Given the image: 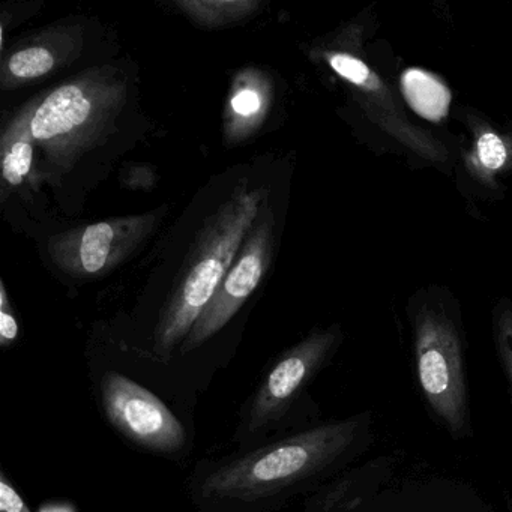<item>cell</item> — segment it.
<instances>
[{
    "label": "cell",
    "mask_w": 512,
    "mask_h": 512,
    "mask_svg": "<svg viewBox=\"0 0 512 512\" xmlns=\"http://www.w3.org/2000/svg\"><path fill=\"white\" fill-rule=\"evenodd\" d=\"M358 418L272 440L208 467L191 485L203 512H272L335 466L359 434Z\"/></svg>",
    "instance_id": "6da1fadb"
},
{
    "label": "cell",
    "mask_w": 512,
    "mask_h": 512,
    "mask_svg": "<svg viewBox=\"0 0 512 512\" xmlns=\"http://www.w3.org/2000/svg\"><path fill=\"white\" fill-rule=\"evenodd\" d=\"M262 194L239 187L220 209L205 239L194 251L193 262L176 290L157 328V349L170 353L187 340L193 326L217 293L238 256L242 242L259 217Z\"/></svg>",
    "instance_id": "7a4b0ae2"
},
{
    "label": "cell",
    "mask_w": 512,
    "mask_h": 512,
    "mask_svg": "<svg viewBox=\"0 0 512 512\" xmlns=\"http://www.w3.org/2000/svg\"><path fill=\"white\" fill-rule=\"evenodd\" d=\"M332 332L313 334L280 356L260 382L256 394L245 407L235 434L244 451L262 445V440L283 430L302 392L313 382L334 349Z\"/></svg>",
    "instance_id": "3957f363"
},
{
    "label": "cell",
    "mask_w": 512,
    "mask_h": 512,
    "mask_svg": "<svg viewBox=\"0 0 512 512\" xmlns=\"http://www.w3.org/2000/svg\"><path fill=\"white\" fill-rule=\"evenodd\" d=\"M416 374L422 394L451 431L467 425L460 341L448 320L427 314L416 326Z\"/></svg>",
    "instance_id": "277c9868"
},
{
    "label": "cell",
    "mask_w": 512,
    "mask_h": 512,
    "mask_svg": "<svg viewBox=\"0 0 512 512\" xmlns=\"http://www.w3.org/2000/svg\"><path fill=\"white\" fill-rule=\"evenodd\" d=\"M101 397L113 427L146 451L176 454L187 442L181 422L148 389L119 373H107Z\"/></svg>",
    "instance_id": "5b68a950"
},
{
    "label": "cell",
    "mask_w": 512,
    "mask_h": 512,
    "mask_svg": "<svg viewBox=\"0 0 512 512\" xmlns=\"http://www.w3.org/2000/svg\"><path fill=\"white\" fill-rule=\"evenodd\" d=\"M272 220L260 221L245 239L244 248L212 301L182 343V352H190L214 337L238 313L262 280L271 251Z\"/></svg>",
    "instance_id": "8992f818"
},
{
    "label": "cell",
    "mask_w": 512,
    "mask_h": 512,
    "mask_svg": "<svg viewBox=\"0 0 512 512\" xmlns=\"http://www.w3.org/2000/svg\"><path fill=\"white\" fill-rule=\"evenodd\" d=\"M100 107L97 86L85 83L62 86L53 91L29 118V133L32 139L46 145L77 139L97 122Z\"/></svg>",
    "instance_id": "52a82bcc"
},
{
    "label": "cell",
    "mask_w": 512,
    "mask_h": 512,
    "mask_svg": "<svg viewBox=\"0 0 512 512\" xmlns=\"http://www.w3.org/2000/svg\"><path fill=\"white\" fill-rule=\"evenodd\" d=\"M136 221H113L86 227L77 239L79 266L86 274H98L110 265L115 254L121 253L119 244H125L133 235Z\"/></svg>",
    "instance_id": "ba28073f"
},
{
    "label": "cell",
    "mask_w": 512,
    "mask_h": 512,
    "mask_svg": "<svg viewBox=\"0 0 512 512\" xmlns=\"http://www.w3.org/2000/svg\"><path fill=\"white\" fill-rule=\"evenodd\" d=\"M401 91L422 118L439 122L448 115L451 92L430 74L421 70L406 71L401 79Z\"/></svg>",
    "instance_id": "9c48e42d"
},
{
    "label": "cell",
    "mask_w": 512,
    "mask_h": 512,
    "mask_svg": "<svg viewBox=\"0 0 512 512\" xmlns=\"http://www.w3.org/2000/svg\"><path fill=\"white\" fill-rule=\"evenodd\" d=\"M55 67V58L44 47L20 50L8 61V71L17 79H35L50 73Z\"/></svg>",
    "instance_id": "30bf717a"
},
{
    "label": "cell",
    "mask_w": 512,
    "mask_h": 512,
    "mask_svg": "<svg viewBox=\"0 0 512 512\" xmlns=\"http://www.w3.org/2000/svg\"><path fill=\"white\" fill-rule=\"evenodd\" d=\"M251 2H188L182 7L188 8L197 20L203 23L226 22V20L238 19L242 14H248L253 10Z\"/></svg>",
    "instance_id": "8fae6325"
},
{
    "label": "cell",
    "mask_w": 512,
    "mask_h": 512,
    "mask_svg": "<svg viewBox=\"0 0 512 512\" xmlns=\"http://www.w3.org/2000/svg\"><path fill=\"white\" fill-rule=\"evenodd\" d=\"M34 149L25 136L14 140L4 154V178L11 185L22 184L23 178L28 175L32 166Z\"/></svg>",
    "instance_id": "7c38bea8"
},
{
    "label": "cell",
    "mask_w": 512,
    "mask_h": 512,
    "mask_svg": "<svg viewBox=\"0 0 512 512\" xmlns=\"http://www.w3.org/2000/svg\"><path fill=\"white\" fill-rule=\"evenodd\" d=\"M476 152L479 163L488 170L502 169L508 158L505 145L494 133H484L479 137Z\"/></svg>",
    "instance_id": "4fadbf2b"
},
{
    "label": "cell",
    "mask_w": 512,
    "mask_h": 512,
    "mask_svg": "<svg viewBox=\"0 0 512 512\" xmlns=\"http://www.w3.org/2000/svg\"><path fill=\"white\" fill-rule=\"evenodd\" d=\"M329 64H331V67L334 68L338 76L355 83V85H365L368 77H370V70H368L364 62L353 58V56L344 55V53L332 55L331 59H329Z\"/></svg>",
    "instance_id": "5bb4252c"
},
{
    "label": "cell",
    "mask_w": 512,
    "mask_h": 512,
    "mask_svg": "<svg viewBox=\"0 0 512 512\" xmlns=\"http://www.w3.org/2000/svg\"><path fill=\"white\" fill-rule=\"evenodd\" d=\"M230 109L239 118L250 119L263 110V98L253 88H239L230 101Z\"/></svg>",
    "instance_id": "9a60e30c"
},
{
    "label": "cell",
    "mask_w": 512,
    "mask_h": 512,
    "mask_svg": "<svg viewBox=\"0 0 512 512\" xmlns=\"http://www.w3.org/2000/svg\"><path fill=\"white\" fill-rule=\"evenodd\" d=\"M497 346H499L500 358H502L509 382L512 385V316L500 319L499 329H497Z\"/></svg>",
    "instance_id": "2e32d148"
},
{
    "label": "cell",
    "mask_w": 512,
    "mask_h": 512,
    "mask_svg": "<svg viewBox=\"0 0 512 512\" xmlns=\"http://www.w3.org/2000/svg\"><path fill=\"white\" fill-rule=\"evenodd\" d=\"M0 512H32L5 473L0 476Z\"/></svg>",
    "instance_id": "e0dca14e"
},
{
    "label": "cell",
    "mask_w": 512,
    "mask_h": 512,
    "mask_svg": "<svg viewBox=\"0 0 512 512\" xmlns=\"http://www.w3.org/2000/svg\"><path fill=\"white\" fill-rule=\"evenodd\" d=\"M19 335V325L13 314L7 310V295L2 287V310H0V344L4 347L11 346Z\"/></svg>",
    "instance_id": "ac0fdd59"
}]
</instances>
